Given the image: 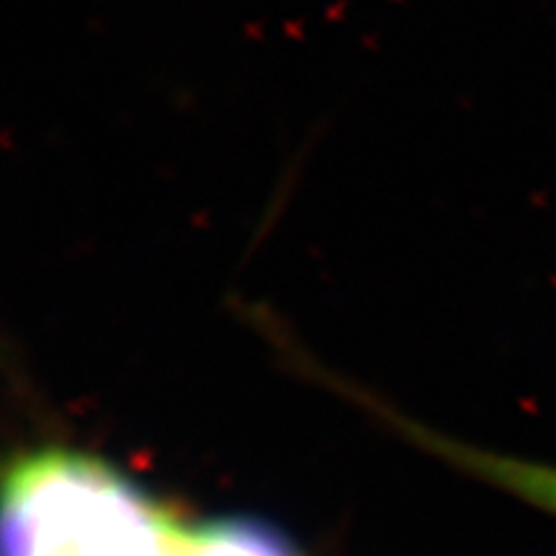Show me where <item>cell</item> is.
<instances>
[{
    "label": "cell",
    "mask_w": 556,
    "mask_h": 556,
    "mask_svg": "<svg viewBox=\"0 0 556 556\" xmlns=\"http://www.w3.org/2000/svg\"><path fill=\"white\" fill-rule=\"evenodd\" d=\"M425 441L441 452L450 462L459 464L464 471L490 482L498 490L513 494L529 506L556 517V466L543 462H529L521 457L496 455V452L476 450L471 445L447 443L425 437Z\"/></svg>",
    "instance_id": "7a4b0ae2"
},
{
    "label": "cell",
    "mask_w": 556,
    "mask_h": 556,
    "mask_svg": "<svg viewBox=\"0 0 556 556\" xmlns=\"http://www.w3.org/2000/svg\"><path fill=\"white\" fill-rule=\"evenodd\" d=\"M5 556H298L255 521H184L100 462L40 452L8 478Z\"/></svg>",
    "instance_id": "6da1fadb"
}]
</instances>
